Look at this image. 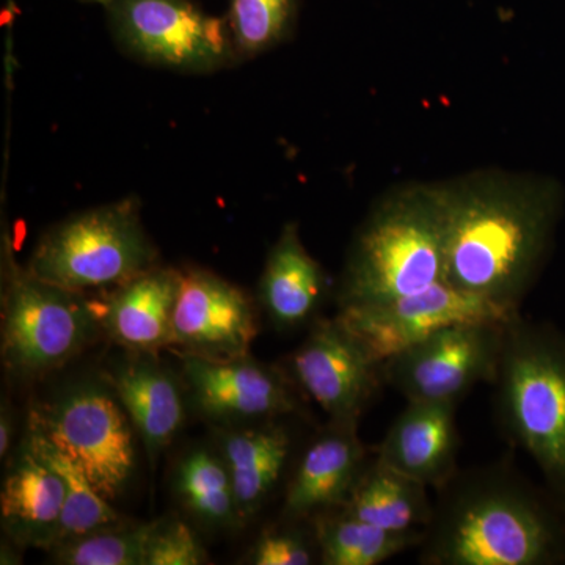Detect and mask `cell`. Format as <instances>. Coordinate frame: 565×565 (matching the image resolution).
Segmentation results:
<instances>
[{
    "label": "cell",
    "instance_id": "52a82bcc",
    "mask_svg": "<svg viewBox=\"0 0 565 565\" xmlns=\"http://www.w3.org/2000/svg\"><path fill=\"white\" fill-rule=\"evenodd\" d=\"M131 424L109 382L81 381L32 408L29 429L68 455L111 503L136 471Z\"/></svg>",
    "mask_w": 565,
    "mask_h": 565
},
{
    "label": "cell",
    "instance_id": "f546056e",
    "mask_svg": "<svg viewBox=\"0 0 565 565\" xmlns=\"http://www.w3.org/2000/svg\"><path fill=\"white\" fill-rule=\"evenodd\" d=\"M79 2L96 3V6H102L104 7V9H106V7L109 6L111 0H79Z\"/></svg>",
    "mask_w": 565,
    "mask_h": 565
},
{
    "label": "cell",
    "instance_id": "4fadbf2b",
    "mask_svg": "<svg viewBox=\"0 0 565 565\" xmlns=\"http://www.w3.org/2000/svg\"><path fill=\"white\" fill-rule=\"evenodd\" d=\"M259 323L247 292L210 270L182 273L173 348L210 360L248 355Z\"/></svg>",
    "mask_w": 565,
    "mask_h": 565
},
{
    "label": "cell",
    "instance_id": "d6986e66",
    "mask_svg": "<svg viewBox=\"0 0 565 565\" xmlns=\"http://www.w3.org/2000/svg\"><path fill=\"white\" fill-rule=\"evenodd\" d=\"M329 289L326 270L308 253L297 223L281 230L259 278V302L278 330H292L315 318Z\"/></svg>",
    "mask_w": 565,
    "mask_h": 565
},
{
    "label": "cell",
    "instance_id": "277c9868",
    "mask_svg": "<svg viewBox=\"0 0 565 565\" xmlns=\"http://www.w3.org/2000/svg\"><path fill=\"white\" fill-rule=\"evenodd\" d=\"M492 385L501 433L565 503V333L520 315L509 319Z\"/></svg>",
    "mask_w": 565,
    "mask_h": 565
},
{
    "label": "cell",
    "instance_id": "8fae6325",
    "mask_svg": "<svg viewBox=\"0 0 565 565\" xmlns=\"http://www.w3.org/2000/svg\"><path fill=\"white\" fill-rule=\"evenodd\" d=\"M294 384L330 416V423L359 426L384 382L374 362L348 329L333 319H318L289 359Z\"/></svg>",
    "mask_w": 565,
    "mask_h": 565
},
{
    "label": "cell",
    "instance_id": "ba28073f",
    "mask_svg": "<svg viewBox=\"0 0 565 565\" xmlns=\"http://www.w3.org/2000/svg\"><path fill=\"white\" fill-rule=\"evenodd\" d=\"M106 11L122 50L150 65L211 73L237 57L226 18L193 0H111Z\"/></svg>",
    "mask_w": 565,
    "mask_h": 565
},
{
    "label": "cell",
    "instance_id": "d4e9b609",
    "mask_svg": "<svg viewBox=\"0 0 565 565\" xmlns=\"http://www.w3.org/2000/svg\"><path fill=\"white\" fill-rule=\"evenodd\" d=\"M151 530L152 522L115 523L52 546L50 557L62 565H143Z\"/></svg>",
    "mask_w": 565,
    "mask_h": 565
},
{
    "label": "cell",
    "instance_id": "f1b7e54d",
    "mask_svg": "<svg viewBox=\"0 0 565 565\" xmlns=\"http://www.w3.org/2000/svg\"><path fill=\"white\" fill-rule=\"evenodd\" d=\"M14 437V418L13 412L6 401L2 403V411H0V457L6 459L9 456L11 444Z\"/></svg>",
    "mask_w": 565,
    "mask_h": 565
},
{
    "label": "cell",
    "instance_id": "3957f363",
    "mask_svg": "<svg viewBox=\"0 0 565 565\" xmlns=\"http://www.w3.org/2000/svg\"><path fill=\"white\" fill-rule=\"evenodd\" d=\"M445 281L441 182L403 185L370 212L349 248L340 308L392 302Z\"/></svg>",
    "mask_w": 565,
    "mask_h": 565
},
{
    "label": "cell",
    "instance_id": "ac0fdd59",
    "mask_svg": "<svg viewBox=\"0 0 565 565\" xmlns=\"http://www.w3.org/2000/svg\"><path fill=\"white\" fill-rule=\"evenodd\" d=\"M115 363L106 375L132 426L140 434L151 465L172 444L184 424L185 403L180 382L148 353Z\"/></svg>",
    "mask_w": 565,
    "mask_h": 565
},
{
    "label": "cell",
    "instance_id": "7a4b0ae2",
    "mask_svg": "<svg viewBox=\"0 0 565 565\" xmlns=\"http://www.w3.org/2000/svg\"><path fill=\"white\" fill-rule=\"evenodd\" d=\"M424 527V565H563L565 503L511 463L457 470Z\"/></svg>",
    "mask_w": 565,
    "mask_h": 565
},
{
    "label": "cell",
    "instance_id": "44dd1931",
    "mask_svg": "<svg viewBox=\"0 0 565 565\" xmlns=\"http://www.w3.org/2000/svg\"><path fill=\"white\" fill-rule=\"evenodd\" d=\"M429 487L371 457L341 509L393 533L424 531L433 516Z\"/></svg>",
    "mask_w": 565,
    "mask_h": 565
},
{
    "label": "cell",
    "instance_id": "7c38bea8",
    "mask_svg": "<svg viewBox=\"0 0 565 565\" xmlns=\"http://www.w3.org/2000/svg\"><path fill=\"white\" fill-rule=\"evenodd\" d=\"M182 373L199 414L223 424L267 423L299 414L294 381L248 355L210 360L182 353Z\"/></svg>",
    "mask_w": 565,
    "mask_h": 565
},
{
    "label": "cell",
    "instance_id": "9a60e30c",
    "mask_svg": "<svg viewBox=\"0 0 565 565\" xmlns=\"http://www.w3.org/2000/svg\"><path fill=\"white\" fill-rule=\"evenodd\" d=\"M370 460L359 426L330 423L297 462L282 504L286 522H305L341 508Z\"/></svg>",
    "mask_w": 565,
    "mask_h": 565
},
{
    "label": "cell",
    "instance_id": "cb8c5ba5",
    "mask_svg": "<svg viewBox=\"0 0 565 565\" xmlns=\"http://www.w3.org/2000/svg\"><path fill=\"white\" fill-rule=\"evenodd\" d=\"M25 441L61 475L65 484V508H63L61 531L54 545L122 522L121 515L111 508L110 501L95 489L79 465L61 448L31 429Z\"/></svg>",
    "mask_w": 565,
    "mask_h": 565
},
{
    "label": "cell",
    "instance_id": "e0dca14e",
    "mask_svg": "<svg viewBox=\"0 0 565 565\" xmlns=\"http://www.w3.org/2000/svg\"><path fill=\"white\" fill-rule=\"evenodd\" d=\"M63 508L61 475L24 440L0 492V520L7 537L22 548L50 550L57 542Z\"/></svg>",
    "mask_w": 565,
    "mask_h": 565
},
{
    "label": "cell",
    "instance_id": "4316f807",
    "mask_svg": "<svg viewBox=\"0 0 565 565\" xmlns=\"http://www.w3.org/2000/svg\"><path fill=\"white\" fill-rule=\"evenodd\" d=\"M210 563L199 535L177 519L152 522L143 565H202Z\"/></svg>",
    "mask_w": 565,
    "mask_h": 565
},
{
    "label": "cell",
    "instance_id": "5b68a950",
    "mask_svg": "<svg viewBox=\"0 0 565 565\" xmlns=\"http://www.w3.org/2000/svg\"><path fill=\"white\" fill-rule=\"evenodd\" d=\"M156 248L134 196L79 212L36 244L28 269L70 291H109L154 267Z\"/></svg>",
    "mask_w": 565,
    "mask_h": 565
},
{
    "label": "cell",
    "instance_id": "5bb4252c",
    "mask_svg": "<svg viewBox=\"0 0 565 565\" xmlns=\"http://www.w3.org/2000/svg\"><path fill=\"white\" fill-rule=\"evenodd\" d=\"M182 273L151 267L90 299L96 321L115 343L131 352L156 353L173 348V318Z\"/></svg>",
    "mask_w": 565,
    "mask_h": 565
},
{
    "label": "cell",
    "instance_id": "30bf717a",
    "mask_svg": "<svg viewBox=\"0 0 565 565\" xmlns=\"http://www.w3.org/2000/svg\"><path fill=\"white\" fill-rule=\"evenodd\" d=\"M516 315L440 281L392 302L340 308L337 319L382 364L452 323L509 321Z\"/></svg>",
    "mask_w": 565,
    "mask_h": 565
},
{
    "label": "cell",
    "instance_id": "2e32d148",
    "mask_svg": "<svg viewBox=\"0 0 565 565\" xmlns=\"http://www.w3.org/2000/svg\"><path fill=\"white\" fill-rule=\"evenodd\" d=\"M452 401H407L373 449L375 459L435 490L457 471L460 438Z\"/></svg>",
    "mask_w": 565,
    "mask_h": 565
},
{
    "label": "cell",
    "instance_id": "8992f818",
    "mask_svg": "<svg viewBox=\"0 0 565 565\" xmlns=\"http://www.w3.org/2000/svg\"><path fill=\"white\" fill-rule=\"evenodd\" d=\"M2 291V362L18 377L63 366L92 344L102 327L90 299L41 280L13 262L7 244Z\"/></svg>",
    "mask_w": 565,
    "mask_h": 565
},
{
    "label": "cell",
    "instance_id": "7402d4cb",
    "mask_svg": "<svg viewBox=\"0 0 565 565\" xmlns=\"http://www.w3.org/2000/svg\"><path fill=\"white\" fill-rule=\"evenodd\" d=\"M323 565H377L422 544L424 531L393 533L355 519L343 509L310 520Z\"/></svg>",
    "mask_w": 565,
    "mask_h": 565
},
{
    "label": "cell",
    "instance_id": "ffe728a7",
    "mask_svg": "<svg viewBox=\"0 0 565 565\" xmlns=\"http://www.w3.org/2000/svg\"><path fill=\"white\" fill-rule=\"evenodd\" d=\"M291 452V433L282 424L259 423L223 433L221 456L228 468L244 525L258 514L280 482Z\"/></svg>",
    "mask_w": 565,
    "mask_h": 565
},
{
    "label": "cell",
    "instance_id": "6da1fadb",
    "mask_svg": "<svg viewBox=\"0 0 565 565\" xmlns=\"http://www.w3.org/2000/svg\"><path fill=\"white\" fill-rule=\"evenodd\" d=\"M445 281L509 313L531 291L561 215V189L535 174L482 170L441 182Z\"/></svg>",
    "mask_w": 565,
    "mask_h": 565
},
{
    "label": "cell",
    "instance_id": "83f0119b",
    "mask_svg": "<svg viewBox=\"0 0 565 565\" xmlns=\"http://www.w3.org/2000/svg\"><path fill=\"white\" fill-rule=\"evenodd\" d=\"M291 526L266 531L252 548L248 563L255 565H310L319 556L315 531L307 535L297 527L299 522H289Z\"/></svg>",
    "mask_w": 565,
    "mask_h": 565
},
{
    "label": "cell",
    "instance_id": "603a6c76",
    "mask_svg": "<svg viewBox=\"0 0 565 565\" xmlns=\"http://www.w3.org/2000/svg\"><path fill=\"white\" fill-rule=\"evenodd\" d=\"M174 490L181 504L203 525L214 530L244 526L228 468L211 449L193 448L182 457L174 473Z\"/></svg>",
    "mask_w": 565,
    "mask_h": 565
},
{
    "label": "cell",
    "instance_id": "9c48e42d",
    "mask_svg": "<svg viewBox=\"0 0 565 565\" xmlns=\"http://www.w3.org/2000/svg\"><path fill=\"white\" fill-rule=\"evenodd\" d=\"M505 322H459L437 330L382 363L385 384L407 401L460 403L476 385L493 384Z\"/></svg>",
    "mask_w": 565,
    "mask_h": 565
},
{
    "label": "cell",
    "instance_id": "484cf974",
    "mask_svg": "<svg viewBox=\"0 0 565 565\" xmlns=\"http://www.w3.org/2000/svg\"><path fill=\"white\" fill-rule=\"evenodd\" d=\"M299 7L300 0H228L225 18L237 55L253 57L288 39Z\"/></svg>",
    "mask_w": 565,
    "mask_h": 565
}]
</instances>
